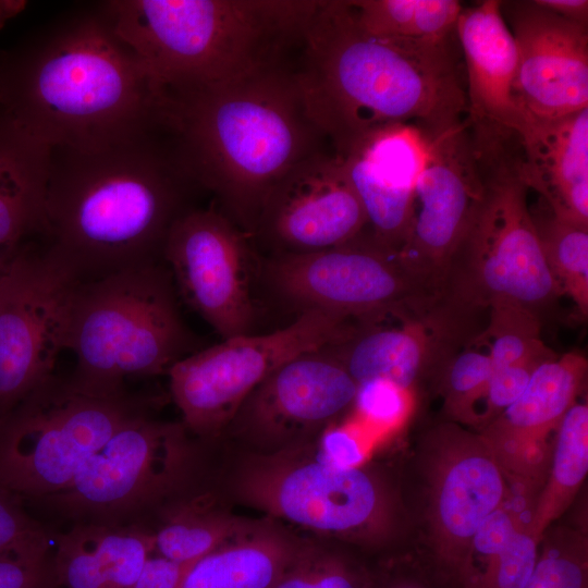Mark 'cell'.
<instances>
[{
  "label": "cell",
  "mask_w": 588,
  "mask_h": 588,
  "mask_svg": "<svg viewBox=\"0 0 588 588\" xmlns=\"http://www.w3.org/2000/svg\"><path fill=\"white\" fill-rule=\"evenodd\" d=\"M0 121L51 149L94 151L164 126V93L98 7L0 51Z\"/></svg>",
  "instance_id": "cell-1"
},
{
  "label": "cell",
  "mask_w": 588,
  "mask_h": 588,
  "mask_svg": "<svg viewBox=\"0 0 588 588\" xmlns=\"http://www.w3.org/2000/svg\"><path fill=\"white\" fill-rule=\"evenodd\" d=\"M295 70L306 111L336 156L395 123L437 133L465 120L466 79L456 30L399 39L363 30L350 1H318Z\"/></svg>",
  "instance_id": "cell-2"
},
{
  "label": "cell",
  "mask_w": 588,
  "mask_h": 588,
  "mask_svg": "<svg viewBox=\"0 0 588 588\" xmlns=\"http://www.w3.org/2000/svg\"><path fill=\"white\" fill-rule=\"evenodd\" d=\"M193 185L166 128L100 150L51 149L40 233L84 281L159 262Z\"/></svg>",
  "instance_id": "cell-3"
},
{
  "label": "cell",
  "mask_w": 588,
  "mask_h": 588,
  "mask_svg": "<svg viewBox=\"0 0 588 588\" xmlns=\"http://www.w3.org/2000/svg\"><path fill=\"white\" fill-rule=\"evenodd\" d=\"M164 97V126L187 173L247 229L274 184L326 138L283 64Z\"/></svg>",
  "instance_id": "cell-4"
},
{
  "label": "cell",
  "mask_w": 588,
  "mask_h": 588,
  "mask_svg": "<svg viewBox=\"0 0 588 588\" xmlns=\"http://www.w3.org/2000/svg\"><path fill=\"white\" fill-rule=\"evenodd\" d=\"M318 1L113 0L98 7L163 90L235 79L282 64Z\"/></svg>",
  "instance_id": "cell-5"
},
{
  "label": "cell",
  "mask_w": 588,
  "mask_h": 588,
  "mask_svg": "<svg viewBox=\"0 0 588 588\" xmlns=\"http://www.w3.org/2000/svg\"><path fill=\"white\" fill-rule=\"evenodd\" d=\"M168 268L159 262L83 281L72 307L66 350L77 391L101 397L128 391V378L168 373L191 351Z\"/></svg>",
  "instance_id": "cell-6"
},
{
  "label": "cell",
  "mask_w": 588,
  "mask_h": 588,
  "mask_svg": "<svg viewBox=\"0 0 588 588\" xmlns=\"http://www.w3.org/2000/svg\"><path fill=\"white\" fill-rule=\"evenodd\" d=\"M474 143V142H473ZM482 191L450 262L440 306L460 318L500 301L536 311L561 292L553 280L518 169L517 136L477 145Z\"/></svg>",
  "instance_id": "cell-7"
},
{
  "label": "cell",
  "mask_w": 588,
  "mask_h": 588,
  "mask_svg": "<svg viewBox=\"0 0 588 588\" xmlns=\"http://www.w3.org/2000/svg\"><path fill=\"white\" fill-rule=\"evenodd\" d=\"M314 443L250 454L236 474V497L269 517L357 546L381 547L411 529L401 492L379 469L331 466Z\"/></svg>",
  "instance_id": "cell-8"
},
{
  "label": "cell",
  "mask_w": 588,
  "mask_h": 588,
  "mask_svg": "<svg viewBox=\"0 0 588 588\" xmlns=\"http://www.w3.org/2000/svg\"><path fill=\"white\" fill-rule=\"evenodd\" d=\"M154 399L101 397L56 375L0 418V483L25 503L64 490L85 462Z\"/></svg>",
  "instance_id": "cell-9"
},
{
  "label": "cell",
  "mask_w": 588,
  "mask_h": 588,
  "mask_svg": "<svg viewBox=\"0 0 588 588\" xmlns=\"http://www.w3.org/2000/svg\"><path fill=\"white\" fill-rule=\"evenodd\" d=\"M418 529L426 567L441 588H467L473 536L509 495L506 480L477 431L438 424L419 441L415 457Z\"/></svg>",
  "instance_id": "cell-10"
},
{
  "label": "cell",
  "mask_w": 588,
  "mask_h": 588,
  "mask_svg": "<svg viewBox=\"0 0 588 588\" xmlns=\"http://www.w3.org/2000/svg\"><path fill=\"white\" fill-rule=\"evenodd\" d=\"M197 449L183 424L144 413L90 456L64 490L27 504L69 526H145L189 474Z\"/></svg>",
  "instance_id": "cell-11"
},
{
  "label": "cell",
  "mask_w": 588,
  "mask_h": 588,
  "mask_svg": "<svg viewBox=\"0 0 588 588\" xmlns=\"http://www.w3.org/2000/svg\"><path fill=\"white\" fill-rule=\"evenodd\" d=\"M359 327L342 316L310 309L273 332L226 339L188 354L167 373L183 426L204 440L218 437L247 395L277 368L302 354L343 343Z\"/></svg>",
  "instance_id": "cell-12"
},
{
  "label": "cell",
  "mask_w": 588,
  "mask_h": 588,
  "mask_svg": "<svg viewBox=\"0 0 588 588\" xmlns=\"http://www.w3.org/2000/svg\"><path fill=\"white\" fill-rule=\"evenodd\" d=\"M267 269L275 292L303 311L318 309L360 324L424 317L439 303L395 253L364 233L324 250L279 254Z\"/></svg>",
  "instance_id": "cell-13"
},
{
  "label": "cell",
  "mask_w": 588,
  "mask_h": 588,
  "mask_svg": "<svg viewBox=\"0 0 588 588\" xmlns=\"http://www.w3.org/2000/svg\"><path fill=\"white\" fill-rule=\"evenodd\" d=\"M84 280L46 245H21L0 278V418L52 376Z\"/></svg>",
  "instance_id": "cell-14"
},
{
  "label": "cell",
  "mask_w": 588,
  "mask_h": 588,
  "mask_svg": "<svg viewBox=\"0 0 588 588\" xmlns=\"http://www.w3.org/2000/svg\"><path fill=\"white\" fill-rule=\"evenodd\" d=\"M356 391L336 344L330 345L271 372L243 401L226 429L256 454L305 446L353 406Z\"/></svg>",
  "instance_id": "cell-15"
},
{
  "label": "cell",
  "mask_w": 588,
  "mask_h": 588,
  "mask_svg": "<svg viewBox=\"0 0 588 588\" xmlns=\"http://www.w3.org/2000/svg\"><path fill=\"white\" fill-rule=\"evenodd\" d=\"M426 136L427 159L415 187L409 228L396 255L440 301L450 262L481 194L482 176L466 118Z\"/></svg>",
  "instance_id": "cell-16"
},
{
  "label": "cell",
  "mask_w": 588,
  "mask_h": 588,
  "mask_svg": "<svg viewBox=\"0 0 588 588\" xmlns=\"http://www.w3.org/2000/svg\"><path fill=\"white\" fill-rule=\"evenodd\" d=\"M162 258L180 295L223 340L250 333L247 246L228 216L187 209L172 224Z\"/></svg>",
  "instance_id": "cell-17"
},
{
  "label": "cell",
  "mask_w": 588,
  "mask_h": 588,
  "mask_svg": "<svg viewBox=\"0 0 588 588\" xmlns=\"http://www.w3.org/2000/svg\"><path fill=\"white\" fill-rule=\"evenodd\" d=\"M367 218L334 152H316L290 169L270 189L255 230L279 254H304L359 237Z\"/></svg>",
  "instance_id": "cell-18"
},
{
  "label": "cell",
  "mask_w": 588,
  "mask_h": 588,
  "mask_svg": "<svg viewBox=\"0 0 588 588\" xmlns=\"http://www.w3.org/2000/svg\"><path fill=\"white\" fill-rule=\"evenodd\" d=\"M501 13L517 50L514 96L522 120H556L588 108V25L534 0L501 1Z\"/></svg>",
  "instance_id": "cell-19"
},
{
  "label": "cell",
  "mask_w": 588,
  "mask_h": 588,
  "mask_svg": "<svg viewBox=\"0 0 588 588\" xmlns=\"http://www.w3.org/2000/svg\"><path fill=\"white\" fill-rule=\"evenodd\" d=\"M427 150L420 128L395 123L367 133L338 156L362 203L370 237L389 250L397 252L405 241Z\"/></svg>",
  "instance_id": "cell-20"
},
{
  "label": "cell",
  "mask_w": 588,
  "mask_h": 588,
  "mask_svg": "<svg viewBox=\"0 0 588 588\" xmlns=\"http://www.w3.org/2000/svg\"><path fill=\"white\" fill-rule=\"evenodd\" d=\"M456 34L462 49L471 136L482 142L516 135L522 121L514 96L517 50L500 0L463 7Z\"/></svg>",
  "instance_id": "cell-21"
},
{
  "label": "cell",
  "mask_w": 588,
  "mask_h": 588,
  "mask_svg": "<svg viewBox=\"0 0 588 588\" xmlns=\"http://www.w3.org/2000/svg\"><path fill=\"white\" fill-rule=\"evenodd\" d=\"M519 174L559 218L588 229V108L549 121L522 120Z\"/></svg>",
  "instance_id": "cell-22"
},
{
  "label": "cell",
  "mask_w": 588,
  "mask_h": 588,
  "mask_svg": "<svg viewBox=\"0 0 588 588\" xmlns=\"http://www.w3.org/2000/svg\"><path fill=\"white\" fill-rule=\"evenodd\" d=\"M454 321L436 307L427 316L402 320L399 327L362 324L352 338L336 344L338 354L357 384L385 379L413 390L444 353Z\"/></svg>",
  "instance_id": "cell-23"
},
{
  "label": "cell",
  "mask_w": 588,
  "mask_h": 588,
  "mask_svg": "<svg viewBox=\"0 0 588 588\" xmlns=\"http://www.w3.org/2000/svg\"><path fill=\"white\" fill-rule=\"evenodd\" d=\"M155 552L144 525H70L53 537V567L60 588H130Z\"/></svg>",
  "instance_id": "cell-24"
},
{
  "label": "cell",
  "mask_w": 588,
  "mask_h": 588,
  "mask_svg": "<svg viewBox=\"0 0 588 588\" xmlns=\"http://www.w3.org/2000/svg\"><path fill=\"white\" fill-rule=\"evenodd\" d=\"M253 524L224 511L216 493L208 488L203 471L194 469L157 506L145 526L154 537V553L193 563Z\"/></svg>",
  "instance_id": "cell-25"
},
{
  "label": "cell",
  "mask_w": 588,
  "mask_h": 588,
  "mask_svg": "<svg viewBox=\"0 0 588 588\" xmlns=\"http://www.w3.org/2000/svg\"><path fill=\"white\" fill-rule=\"evenodd\" d=\"M587 358L568 352L540 364L519 397L478 430L486 439L520 444H550L551 437L576 403L587 376Z\"/></svg>",
  "instance_id": "cell-26"
},
{
  "label": "cell",
  "mask_w": 588,
  "mask_h": 588,
  "mask_svg": "<svg viewBox=\"0 0 588 588\" xmlns=\"http://www.w3.org/2000/svg\"><path fill=\"white\" fill-rule=\"evenodd\" d=\"M299 540L257 524L195 561L180 588H273Z\"/></svg>",
  "instance_id": "cell-27"
},
{
  "label": "cell",
  "mask_w": 588,
  "mask_h": 588,
  "mask_svg": "<svg viewBox=\"0 0 588 588\" xmlns=\"http://www.w3.org/2000/svg\"><path fill=\"white\" fill-rule=\"evenodd\" d=\"M51 148L0 121V248L40 233Z\"/></svg>",
  "instance_id": "cell-28"
},
{
  "label": "cell",
  "mask_w": 588,
  "mask_h": 588,
  "mask_svg": "<svg viewBox=\"0 0 588 588\" xmlns=\"http://www.w3.org/2000/svg\"><path fill=\"white\" fill-rule=\"evenodd\" d=\"M588 474V405L576 402L553 440L547 480L535 501L527 531L540 540L571 506Z\"/></svg>",
  "instance_id": "cell-29"
},
{
  "label": "cell",
  "mask_w": 588,
  "mask_h": 588,
  "mask_svg": "<svg viewBox=\"0 0 588 588\" xmlns=\"http://www.w3.org/2000/svg\"><path fill=\"white\" fill-rule=\"evenodd\" d=\"M366 33L399 39H439L456 30L463 5L456 0H353Z\"/></svg>",
  "instance_id": "cell-30"
},
{
  "label": "cell",
  "mask_w": 588,
  "mask_h": 588,
  "mask_svg": "<svg viewBox=\"0 0 588 588\" xmlns=\"http://www.w3.org/2000/svg\"><path fill=\"white\" fill-rule=\"evenodd\" d=\"M542 200V199H541ZM544 210H530L544 260L561 294H566L581 317L588 314V229Z\"/></svg>",
  "instance_id": "cell-31"
},
{
  "label": "cell",
  "mask_w": 588,
  "mask_h": 588,
  "mask_svg": "<svg viewBox=\"0 0 588 588\" xmlns=\"http://www.w3.org/2000/svg\"><path fill=\"white\" fill-rule=\"evenodd\" d=\"M489 309V322L479 341L487 345L493 368L541 364L556 356L541 340L537 311L505 301L491 304Z\"/></svg>",
  "instance_id": "cell-32"
},
{
  "label": "cell",
  "mask_w": 588,
  "mask_h": 588,
  "mask_svg": "<svg viewBox=\"0 0 588 588\" xmlns=\"http://www.w3.org/2000/svg\"><path fill=\"white\" fill-rule=\"evenodd\" d=\"M375 574L348 554L299 540L273 588H372Z\"/></svg>",
  "instance_id": "cell-33"
},
{
  "label": "cell",
  "mask_w": 588,
  "mask_h": 588,
  "mask_svg": "<svg viewBox=\"0 0 588 588\" xmlns=\"http://www.w3.org/2000/svg\"><path fill=\"white\" fill-rule=\"evenodd\" d=\"M525 588H588V540L583 530L550 526Z\"/></svg>",
  "instance_id": "cell-34"
},
{
  "label": "cell",
  "mask_w": 588,
  "mask_h": 588,
  "mask_svg": "<svg viewBox=\"0 0 588 588\" xmlns=\"http://www.w3.org/2000/svg\"><path fill=\"white\" fill-rule=\"evenodd\" d=\"M493 364L488 353L466 350L445 367L442 390L444 409L452 421L475 427L477 405L481 403Z\"/></svg>",
  "instance_id": "cell-35"
},
{
  "label": "cell",
  "mask_w": 588,
  "mask_h": 588,
  "mask_svg": "<svg viewBox=\"0 0 588 588\" xmlns=\"http://www.w3.org/2000/svg\"><path fill=\"white\" fill-rule=\"evenodd\" d=\"M53 538L0 549V588H57Z\"/></svg>",
  "instance_id": "cell-36"
},
{
  "label": "cell",
  "mask_w": 588,
  "mask_h": 588,
  "mask_svg": "<svg viewBox=\"0 0 588 588\" xmlns=\"http://www.w3.org/2000/svg\"><path fill=\"white\" fill-rule=\"evenodd\" d=\"M353 407L359 426L372 431H388L409 415L412 390L385 379L367 380L357 384Z\"/></svg>",
  "instance_id": "cell-37"
},
{
  "label": "cell",
  "mask_w": 588,
  "mask_h": 588,
  "mask_svg": "<svg viewBox=\"0 0 588 588\" xmlns=\"http://www.w3.org/2000/svg\"><path fill=\"white\" fill-rule=\"evenodd\" d=\"M518 528H523L519 519L505 501L483 519L470 542L467 588H470L483 568L505 548Z\"/></svg>",
  "instance_id": "cell-38"
},
{
  "label": "cell",
  "mask_w": 588,
  "mask_h": 588,
  "mask_svg": "<svg viewBox=\"0 0 588 588\" xmlns=\"http://www.w3.org/2000/svg\"><path fill=\"white\" fill-rule=\"evenodd\" d=\"M539 365L525 363L493 368L481 401L483 408L478 417V430L493 421L519 397Z\"/></svg>",
  "instance_id": "cell-39"
},
{
  "label": "cell",
  "mask_w": 588,
  "mask_h": 588,
  "mask_svg": "<svg viewBox=\"0 0 588 588\" xmlns=\"http://www.w3.org/2000/svg\"><path fill=\"white\" fill-rule=\"evenodd\" d=\"M56 530L26 509L25 501L0 483V549L14 544L52 539Z\"/></svg>",
  "instance_id": "cell-40"
},
{
  "label": "cell",
  "mask_w": 588,
  "mask_h": 588,
  "mask_svg": "<svg viewBox=\"0 0 588 588\" xmlns=\"http://www.w3.org/2000/svg\"><path fill=\"white\" fill-rule=\"evenodd\" d=\"M315 453L331 466L358 467L366 460V451L357 424L329 426L314 443Z\"/></svg>",
  "instance_id": "cell-41"
},
{
  "label": "cell",
  "mask_w": 588,
  "mask_h": 588,
  "mask_svg": "<svg viewBox=\"0 0 588 588\" xmlns=\"http://www.w3.org/2000/svg\"><path fill=\"white\" fill-rule=\"evenodd\" d=\"M193 563H181L152 553L130 588H180Z\"/></svg>",
  "instance_id": "cell-42"
},
{
  "label": "cell",
  "mask_w": 588,
  "mask_h": 588,
  "mask_svg": "<svg viewBox=\"0 0 588 588\" xmlns=\"http://www.w3.org/2000/svg\"><path fill=\"white\" fill-rule=\"evenodd\" d=\"M372 588H441L422 568L395 569L376 575Z\"/></svg>",
  "instance_id": "cell-43"
},
{
  "label": "cell",
  "mask_w": 588,
  "mask_h": 588,
  "mask_svg": "<svg viewBox=\"0 0 588 588\" xmlns=\"http://www.w3.org/2000/svg\"><path fill=\"white\" fill-rule=\"evenodd\" d=\"M534 2L565 20L588 25L587 0H534Z\"/></svg>",
  "instance_id": "cell-44"
},
{
  "label": "cell",
  "mask_w": 588,
  "mask_h": 588,
  "mask_svg": "<svg viewBox=\"0 0 588 588\" xmlns=\"http://www.w3.org/2000/svg\"><path fill=\"white\" fill-rule=\"evenodd\" d=\"M25 5V1H0V27L7 20L19 14Z\"/></svg>",
  "instance_id": "cell-45"
},
{
  "label": "cell",
  "mask_w": 588,
  "mask_h": 588,
  "mask_svg": "<svg viewBox=\"0 0 588 588\" xmlns=\"http://www.w3.org/2000/svg\"><path fill=\"white\" fill-rule=\"evenodd\" d=\"M15 252L14 250H8V249H2L0 248V278L1 275L3 274L13 253Z\"/></svg>",
  "instance_id": "cell-46"
},
{
  "label": "cell",
  "mask_w": 588,
  "mask_h": 588,
  "mask_svg": "<svg viewBox=\"0 0 588 588\" xmlns=\"http://www.w3.org/2000/svg\"><path fill=\"white\" fill-rule=\"evenodd\" d=\"M57 588H60V587H57Z\"/></svg>",
  "instance_id": "cell-47"
}]
</instances>
